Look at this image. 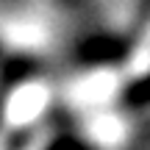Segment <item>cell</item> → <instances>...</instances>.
<instances>
[{
  "mask_svg": "<svg viewBox=\"0 0 150 150\" xmlns=\"http://www.w3.org/2000/svg\"><path fill=\"white\" fill-rule=\"evenodd\" d=\"M125 100L131 106H150V72L145 78H139L128 92H125Z\"/></svg>",
  "mask_w": 150,
  "mask_h": 150,
  "instance_id": "6da1fadb",
  "label": "cell"
},
{
  "mask_svg": "<svg viewBox=\"0 0 150 150\" xmlns=\"http://www.w3.org/2000/svg\"><path fill=\"white\" fill-rule=\"evenodd\" d=\"M45 150H92V147L83 139H75V136H59V139H53Z\"/></svg>",
  "mask_w": 150,
  "mask_h": 150,
  "instance_id": "7a4b0ae2",
  "label": "cell"
},
{
  "mask_svg": "<svg viewBox=\"0 0 150 150\" xmlns=\"http://www.w3.org/2000/svg\"><path fill=\"white\" fill-rule=\"evenodd\" d=\"M0 125H3V103H0Z\"/></svg>",
  "mask_w": 150,
  "mask_h": 150,
  "instance_id": "3957f363",
  "label": "cell"
}]
</instances>
